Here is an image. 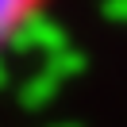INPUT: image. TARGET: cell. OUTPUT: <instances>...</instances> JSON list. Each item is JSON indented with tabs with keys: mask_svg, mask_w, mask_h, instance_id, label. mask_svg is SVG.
<instances>
[{
	"mask_svg": "<svg viewBox=\"0 0 127 127\" xmlns=\"http://www.w3.org/2000/svg\"><path fill=\"white\" fill-rule=\"evenodd\" d=\"M50 0H0V54L12 50L42 16Z\"/></svg>",
	"mask_w": 127,
	"mask_h": 127,
	"instance_id": "obj_1",
	"label": "cell"
}]
</instances>
